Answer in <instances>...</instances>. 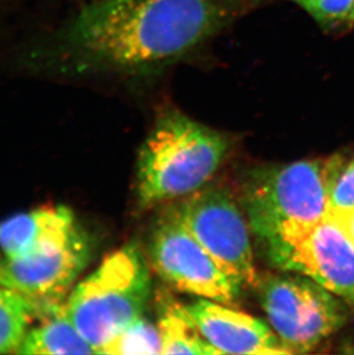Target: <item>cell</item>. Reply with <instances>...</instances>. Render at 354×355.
Listing matches in <instances>:
<instances>
[{"label":"cell","mask_w":354,"mask_h":355,"mask_svg":"<svg viewBox=\"0 0 354 355\" xmlns=\"http://www.w3.org/2000/svg\"><path fill=\"white\" fill-rule=\"evenodd\" d=\"M246 0H98L68 27L91 67L150 74L185 57L242 14Z\"/></svg>","instance_id":"6da1fadb"},{"label":"cell","mask_w":354,"mask_h":355,"mask_svg":"<svg viewBox=\"0 0 354 355\" xmlns=\"http://www.w3.org/2000/svg\"><path fill=\"white\" fill-rule=\"evenodd\" d=\"M227 148L219 131L180 112H166L140 152V205L154 207L201 190L220 167Z\"/></svg>","instance_id":"7a4b0ae2"},{"label":"cell","mask_w":354,"mask_h":355,"mask_svg":"<svg viewBox=\"0 0 354 355\" xmlns=\"http://www.w3.org/2000/svg\"><path fill=\"white\" fill-rule=\"evenodd\" d=\"M345 158L301 160L257 171L245 185L243 205L258 239H271L294 227L327 218L335 180Z\"/></svg>","instance_id":"3957f363"},{"label":"cell","mask_w":354,"mask_h":355,"mask_svg":"<svg viewBox=\"0 0 354 355\" xmlns=\"http://www.w3.org/2000/svg\"><path fill=\"white\" fill-rule=\"evenodd\" d=\"M150 270L137 245H124L74 286L66 312L96 353L143 315Z\"/></svg>","instance_id":"277c9868"},{"label":"cell","mask_w":354,"mask_h":355,"mask_svg":"<svg viewBox=\"0 0 354 355\" xmlns=\"http://www.w3.org/2000/svg\"><path fill=\"white\" fill-rule=\"evenodd\" d=\"M90 258V238L74 222L19 258L0 259V284L27 299L43 318L66 304Z\"/></svg>","instance_id":"5b68a950"},{"label":"cell","mask_w":354,"mask_h":355,"mask_svg":"<svg viewBox=\"0 0 354 355\" xmlns=\"http://www.w3.org/2000/svg\"><path fill=\"white\" fill-rule=\"evenodd\" d=\"M258 288L268 320L290 354L311 351L348 321V304L307 276H268Z\"/></svg>","instance_id":"8992f818"},{"label":"cell","mask_w":354,"mask_h":355,"mask_svg":"<svg viewBox=\"0 0 354 355\" xmlns=\"http://www.w3.org/2000/svg\"><path fill=\"white\" fill-rule=\"evenodd\" d=\"M261 244L273 266L307 276L354 307V241L334 216L287 229Z\"/></svg>","instance_id":"52a82bcc"},{"label":"cell","mask_w":354,"mask_h":355,"mask_svg":"<svg viewBox=\"0 0 354 355\" xmlns=\"http://www.w3.org/2000/svg\"><path fill=\"white\" fill-rule=\"evenodd\" d=\"M175 211L222 272L242 288H257L260 277L254 265L248 223L228 192L198 190Z\"/></svg>","instance_id":"ba28073f"},{"label":"cell","mask_w":354,"mask_h":355,"mask_svg":"<svg viewBox=\"0 0 354 355\" xmlns=\"http://www.w3.org/2000/svg\"><path fill=\"white\" fill-rule=\"evenodd\" d=\"M154 270L177 290L224 305L237 304L243 288L214 261L175 208L161 216L151 235Z\"/></svg>","instance_id":"9c48e42d"},{"label":"cell","mask_w":354,"mask_h":355,"mask_svg":"<svg viewBox=\"0 0 354 355\" xmlns=\"http://www.w3.org/2000/svg\"><path fill=\"white\" fill-rule=\"evenodd\" d=\"M187 309L205 339L221 354L289 353L278 335L253 316L205 298L187 305Z\"/></svg>","instance_id":"30bf717a"},{"label":"cell","mask_w":354,"mask_h":355,"mask_svg":"<svg viewBox=\"0 0 354 355\" xmlns=\"http://www.w3.org/2000/svg\"><path fill=\"white\" fill-rule=\"evenodd\" d=\"M71 208L51 205L13 215L0 222V253L3 259L19 258L40 238L74 218Z\"/></svg>","instance_id":"8fae6325"},{"label":"cell","mask_w":354,"mask_h":355,"mask_svg":"<svg viewBox=\"0 0 354 355\" xmlns=\"http://www.w3.org/2000/svg\"><path fill=\"white\" fill-rule=\"evenodd\" d=\"M21 343L17 354H91L96 349L81 335L66 312V304L38 318Z\"/></svg>","instance_id":"7c38bea8"},{"label":"cell","mask_w":354,"mask_h":355,"mask_svg":"<svg viewBox=\"0 0 354 355\" xmlns=\"http://www.w3.org/2000/svg\"><path fill=\"white\" fill-rule=\"evenodd\" d=\"M158 327L162 338V354H221L205 339L187 306L175 300L161 307Z\"/></svg>","instance_id":"4fadbf2b"},{"label":"cell","mask_w":354,"mask_h":355,"mask_svg":"<svg viewBox=\"0 0 354 355\" xmlns=\"http://www.w3.org/2000/svg\"><path fill=\"white\" fill-rule=\"evenodd\" d=\"M35 318L38 314L27 299L0 284V354L17 352Z\"/></svg>","instance_id":"5bb4252c"},{"label":"cell","mask_w":354,"mask_h":355,"mask_svg":"<svg viewBox=\"0 0 354 355\" xmlns=\"http://www.w3.org/2000/svg\"><path fill=\"white\" fill-rule=\"evenodd\" d=\"M99 354H162L160 329L142 315L105 345Z\"/></svg>","instance_id":"9a60e30c"},{"label":"cell","mask_w":354,"mask_h":355,"mask_svg":"<svg viewBox=\"0 0 354 355\" xmlns=\"http://www.w3.org/2000/svg\"><path fill=\"white\" fill-rule=\"evenodd\" d=\"M321 24L348 21L354 10V0H289Z\"/></svg>","instance_id":"2e32d148"},{"label":"cell","mask_w":354,"mask_h":355,"mask_svg":"<svg viewBox=\"0 0 354 355\" xmlns=\"http://www.w3.org/2000/svg\"><path fill=\"white\" fill-rule=\"evenodd\" d=\"M354 208V155L342 166L335 180L330 196V211H345Z\"/></svg>","instance_id":"e0dca14e"},{"label":"cell","mask_w":354,"mask_h":355,"mask_svg":"<svg viewBox=\"0 0 354 355\" xmlns=\"http://www.w3.org/2000/svg\"><path fill=\"white\" fill-rule=\"evenodd\" d=\"M331 216H334L351 236L354 241V208L345 211H329Z\"/></svg>","instance_id":"ac0fdd59"},{"label":"cell","mask_w":354,"mask_h":355,"mask_svg":"<svg viewBox=\"0 0 354 355\" xmlns=\"http://www.w3.org/2000/svg\"><path fill=\"white\" fill-rule=\"evenodd\" d=\"M348 21H351V22H353L354 24V10H352V13L350 14V17H348Z\"/></svg>","instance_id":"d6986e66"}]
</instances>
